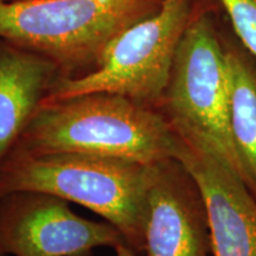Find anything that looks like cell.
Wrapping results in <instances>:
<instances>
[{"mask_svg":"<svg viewBox=\"0 0 256 256\" xmlns=\"http://www.w3.org/2000/svg\"><path fill=\"white\" fill-rule=\"evenodd\" d=\"M176 136L158 108L110 92L43 102L14 150L83 153L152 165L174 158Z\"/></svg>","mask_w":256,"mask_h":256,"instance_id":"1","label":"cell"},{"mask_svg":"<svg viewBox=\"0 0 256 256\" xmlns=\"http://www.w3.org/2000/svg\"><path fill=\"white\" fill-rule=\"evenodd\" d=\"M153 165L83 153L12 150L0 164V197L34 191L78 204L113 224L133 250L144 254Z\"/></svg>","mask_w":256,"mask_h":256,"instance_id":"2","label":"cell"},{"mask_svg":"<svg viewBox=\"0 0 256 256\" xmlns=\"http://www.w3.org/2000/svg\"><path fill=\"white\" fill-rule=\"evenodd\" d=\"M164 0L0 2V38L50 60L62 78L92 70L118 34Z\"/></svg>","mask_w":256,"mask_h":256,"instance_id":"3","label":"cell"},{"mask_svg":"<svg viewBox=\"0 0 256 256\" xmlns=\"http://www.w3.org/2000/svg\"><path fill=\"white\" fill-rule=\"evenodd\" d=\"M216 0H198L176 52L159 110L211 144L256 196L230 128L229 72Z\"/></svg>","mask_w":256,"mask_h":256,"instance_id":"4","label":"cell"},{"mask_svg":"<svg viewBox=\"0 0 256 256\" xmlns=\"http://www.w3.org/2000/svg\"><path fill=\"white\" fill-rule=\"evenodd\" d=\"M197 2L164 0L158 11L118 34L94 69L78 78L57 80L43 102L110 92L159 110Z\"/></svg>","mask_w":256,"mask_h":256,"instance_id":"5","label":"cell"},{"mask_svg":"<svg viewBox=\"0 0 256 256\" xmlns=\"http://www.w3.org/2000/svg\"><path fill=\"white\" fill-rule=\"evenodd\" d=\"M126 242L113 224L72 212L49 194L18 191L0 197V249L14 256H94Z\"/></svg>","mask_w":256,"mask_h":256,"instance_id":"6","label":"cell"},{"mask_svg":"<svg viewBox=\"0 0 256 256\" xmlns=\"http://www.w3.org/2000/svg\"><path fill=\"white\" fill-rule=\"evenodd\" d=\"M171 126L174 158L203 194L214 256H256V196L204 138L178 124Z\"/></svg>","mask_w":256,"mask_h":256,"instance_id":"7","label":"cell"},{"mask_svg":"<svg viewBox=\"0 0 256 256\" xmlns=\"http://www.w3.org/2000/svg\"><path fill=\"white\" fill-rule=\"evenodd\" d=\"M144 240L146 256H214L203 194L178 159L153 165Z\"/></svg>","mask_w":256,"mask_h":256,"instance_id":"8","label":"cell"},{"mask_svg":"<svg viewBox=\"0 0 256 256\" xmlns=\"http://www.w3.org/2000/svg\"><path fill=\"white\" fill-rule=\"evenodd\" d=\"M60 78L50 60L0 38V164Z\"/></svg>","mask_w":256,"mask_h":256,"instance_id":"9","label":"cell"},{"mask_svg":"<svg viewBox=\"0 0 256 256\" xmlns=\"http://www.w3.org/2000/svg\"><path fill=\"white\" fill-rule=\"evenodd\" d=\"M230 86V128L236 151L256 191V60L220 28Z\"/></svg>","mask_w":256,"mask_h":256,"instance_id":"10","label":"cell"},{"mask_svg":"<svg viewBox=\"0 0 256 256\" xmlns=\"http://www.w3.org/2000/svg\"><path fill=\"white\" fill-rule=\"evenodd\" d=\"M234 36L256 60V0H216Z\"/></svg>","mask_w":256,"mask_h":256,"instance_id":"11","label":"cell"},{"mask_svg":"<svg viewBox=\"0 0 256 256\" xmlns=\"http://www.w3.org/2000/svg\"><path fill=\"white\" fill-rule=\"evenodd\" d=\"M114 250L116 256H139V254H138L136 250H133L126 242L118 244L116 247L114 248Z\"/></svg>","mask_w":256,"mask_h":256,"instance_id":"12","label":"cell"},{"mask_svg":"<svg viewBox=\"0 0 256 256\" xmlns=\"http://www.w3.org/2000/svg\"><path fill=\"white\" fill-rule=\"evenodd\" d=\"M0 2H24V0H0Z\"/></svg>","mask_w":256,"mask_h":256,"instance_id":"13","label":"cell"},{"mask_svg":"<svg viewBox=\"0 0 256 256\" xmlns=\"http://www.w3.org/2000/svg\"><path fill=\"white\" fill-rule=\"evenodd\" d=\"M0 256H5V255H4V252H2V249H0Z\"/></svg>","mask_w":256,"mask_h":256,"instance_id":"14","label":"cell"}]
</instances>
